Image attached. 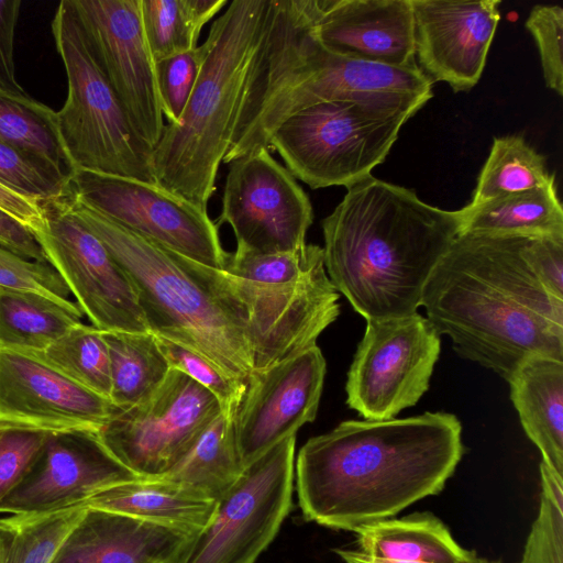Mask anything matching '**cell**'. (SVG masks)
<instances>
[{
    "label": "cell",
    "mask_w": 563,
    "mask_h": 563,
    "mask_svg": "<svg viewBox=\"0 0 563 563\" xmlns=\"http://www.w3.org/2000/svg\"><path fill=\"white\" fill-rule=\"evenodd\" d=\"M463 452L453 413L342 421L300 449L299 507L308 521L355 532L440 493Z\"/></svg>",
    "instance_id": "6da1fadb"
},
{
    "label": "cell",
    "mask_w": 563,
    "mask_h": 563,
    "mask_svg": "<svg viewBox=\"0 0 563 563\" xmlns=\"http://www.w3.org/2000/svg\"><path fill=\"white\" fill-rule=\"evenodd\" d=\"M528 238L460 233L421 297L426 318L460 356L507 382L530 357L563 361V300L529 266Z\"/></svg>",
    "instance_id": "7a4b0ae2"
},
{
    "label": "cell",
    "mask_w": 563,
    "mask_h": 563,
    "mask_svg": "<svg viewBox=\"0 0 563 563\" xmlns=\"http://www.w3.org/2000/svg\"><path fill=\"white\" fill-rule=\"evenodd\" d=\"M462 221L461 209H440L371 176L322 220L327 275L366 321L412 314Z\"/></svg>",
    "instance_id": "3957f363"
},
{
    "label": "cell",
    "mask_w": 563,
    "mask_h": 563,
    "mask_svg": "<svg viewBox=\"0 0 563 563\" xmlns=\"http://www.w3.org/2000/svg\"><path fill=\"white\" fill-rule=\"evenodd\" d=\"M311 0H275L225 155L269 150L276 128L314 103L384 95L433 96L418 65L395 67L336 55L316 34Z\"/></svg>",
    "instance_id": "277c9868"
},
{
    "label": "cell",
    "mask_w": 563,
    "mask_h": 563,
    "mask_svg": "<svg viewBox=\"0 0 563 563\" xmlns=\"http://www.w3.org/2000/svg\"><path fill=\"white\" fill-rule=\"evenodd\" d=\"M271 0H233L207 37L209 52L180 120L165 124L152 151L158 185L208 211L251 70L263 42Z\"/></svg>",
    "instance_id": "5b68a950"
},
{
    "label": "cell",
    "mask_w": 563,
    "mask_h": 563,
    "mask_svg": "<svg viewBox=\"0 0 563 563\" xmlns=\"http://www.w3.org/2000/svg\"><path fill=\"white\" fill-rule=\"evenodd\" d=\"M62 198L131 279L148 331L200 354L246 385L255 364L249 332L189 274L179 254L108 219L68 186Z\"/></svg>",
    "instance_id": "8992f818"
},
{
    "label": "cell",
    "mask_w": 563,
    "mask_h": 563,
    "mask_svg": "<svg viewBox=\"0 0 563 563\" xmlns=\"http://www.w3.org/2000/svg\"><path fill=\"white\" fill-rule=\"evenodd\" d=\"M431 96L384 95L324 101L285 119L269 139L289 173L312 189L371 177L401 126Z\"/></svg>",
    "instance_id": "52a82bcc"
},
{
    "label": "cell",
    "mask_w": 563,
    "mask_h": 563,
    "mask_svg": "<svg viewBox=\"0 0 563 563\" xmlns=\"http://www.w3.org/2000/svg\"><path fill=\"white\" fill-rule=\"evenodd\" d=\"M52 34L67 77V97L56 111L57 125L74 174L90 172L157 183L152 150L134 131L97 64L70 0L58 3Z\"/></svg>",
    "instance_id": "ba28073f"
},
{
    "label": "cell",
    "mask_w": 563,
    "mask_h": 563,
    "mask_svg": "<svg viewBox=\"0 0 563 563\" xmlns=\"http://www.w3.org/2000/svg\"><path fill=\"white\" fill-rule=\"evenodd\" d=\"M189 274L249 332L254 372L317 344L340 313V294L320 262L300 279L266 285L212 268L179 254Z\"/></svg>",
    "instance_id": "9c48e42d"
},
{
    "label": "cell",
    "mask_w": 563,
    "mask_h": 563,
    "mask_svg": "<svg viewBox=\"0 0 563 563\" xmlns=\"http://www.w3.org/2000/svg\"><path fill=\"white\" fill-rule=\"evenodd\" d=\"M296 434L247 465L177 563H255L292 505Z\"/></svg>",
    "instance_id": "30bf717a"
},
{
    "label": "cell",
    "mask_w": 563,
    "mask_h": 563,
    "mask_svg": "<svg viewBox=\"0 0 563 563\" xmlns=\"http://www.w3.org/2000/svg\"><path fill=\"white\" fill-rule=\"evenodd\" d=\"M441 339L418 312L366 321L347 371L346 405L364 420L394 419L426 394Z\"/></svg>",
    "instance_id": "8fae6325"
},
{
    "label": "cell",
    "mask_w": 563,
    "mask_h": 563,
    "mask_svg": "<svg viewBox=\"0 0 563 563\" xmlns=\"http://www.w3.org/2000/svg\"><path fill=\"white\" fill-rule=\"evenodd\" d=\"M221 412L212 393L170 368L151 397L121 409L98 435L133 473L155 478L169 471Z\"/></svg>",
    "instance_id": "7c38bea8"
},
{
    "label": "cell",
    "mask_w": 563,
    "mask_h": 563,
    "mask_svg": "<svg viewBox=\"0 0 563 563\" xmlns=\"http://www.w3.org/2000/svg\"><path fill=\"white\" fill-rule=\"evenodd\" d=\"M69 190L121 227L202 265L224 269L229 253L207 211L157 183L76 172Z\"/></svg>",
    "instance_id": "4fadbf2b"
},
{
    "label": "cell",
    "mask_w": 563,
    "mask_h": 563,
    "mask_svg": "<svg viewBox=\"0 0 563 563\" xmlns=\"http://www.w3.org/2000/svg\"><path fill=\"white\" fill-rule=\"evenodd\" d=\"M43 224L33 234L92 325L103 332H150L131 279L102 241L62 195L43 201Z\"/></svg>",
    "instance_id": "5bb4252c"
},
{
    "label": "cell",
    "mask_w": 563,
    "mask_h": 563,
    "mask_svg": "<svg viewBox=\"0 0 563 563\" xmlns=\"http://www.w3.org/2000/svg\"><path fill=\"white\" fill-rule=\"evenodd\" d=\"M313 221L312 205L289 170L268 148H260L230 163L221 213L238 253L294 252L306 246Z\"/></svg>",
    "instance_id": "9a60e30c"
},
{
    "label": "cell",
    "mask_w": 563,
    "mask_h": 563,
    "mask_svg": "<svg viewBox=\"0 0 563 563\" xmlns=\"http://www.w3.org/2000/svg\"><path fill=\"white\" fill-rule=\"evenodd\" d=\"M92 54L136 134L153 151L163 130L141 0H70Z\"/></svg>",
    "instance_id": "2e32d148"
},
{
    "label": "cell",
    "mask_w": 563,
    "mask_h": 563,
    "mask_svg": "<svg viewBox=\"0 0 563 563\" xmlns=\"http://www.w3.org/2000/svg\"><path fill=\"white\" fill-rule=\"evenodd\" d=\"M120 410L38 354L0 349V428L99 433Z\"/></svg>",
    "instance_id": "e0dca14e"
},
{
    "label": "cell",
    "mask_w": 563,
    "mask_h": 563,
    "mask_svg": "<svg viewBox=\"0 0 563 563\" xmlns=\"http://www.w3.org/2000/svg\"><path fill=\"white\" fill-rule=\"evenodd\" d=\"M325 371V360L316 344L252 373L233 419L244 468L316 419Z\"/></svg>",
    "instance_id": "ac0fdd59"
},
{
    "label": "cell",
    "mask_w": 563,
    "mask_h": 563,
    "mask_svg": "<svg viewBox=\"0 0 563 563\" xmlns=\"http://www.w3.org/2000/svg\"><path fill=\"white\" fill-rule=\"evenodd\" d=\"M139 478L113 456L98 433H51L30 472L0 503V514L73 507L103 489Z\"/></svg>",
    "instance_id": "d6986e66"
},
{
    "label": "cell",
    "mask_w": 563,
    "mask_h": 563,
    "mask_svg": "<svg viewBox=\"0 0 563 563\" xmlns=\"http://www.w3.org/2000/svg\"><path fill=\"white\" fill-rule=\"evenodd\" d=\"M500 0H411L420 69L453 91L479 80L500 20Z\"/></svg>",
    "instance_id": "ffe728a7"
},
{
    "label": "cell",
    "mask_w": 563,
    "mask_h": 563,
    "mask_svg": "<svg viewBox=\"0 0 563 563\" xmlns=\"http://www.w3.org/2000/svg\"><path fill=\"white\" fill-rule=\"evenodd\" d=\"M316 34L328 51L395 67L418 65L411 0H322Z\"/></svg>",
    "instance_id": "44dd1931"
},
{
    "label": "cell",
    "mask_w": 563,
    "mask_h": 563,
    "mask_svg": "<svg viewBox=\"0 0 563 563\" xmlns=\"http://www.w3.org/2000/svg\"><path fill=\"white\" fill-rule=\"evenodd\" d=\"M196 534L87 508L52 563H177Z\"/></svg>",
    "instance_id": "7402d4cb"
},
{
    "label": "cell",
    "mask_w": 563,
    "mask_h": 563,
    "mask_svg": "<svg viewBox=\"0 0 563 563\" xmlns=\"http://www.w3.org/2000/svg\"><path fill=\"white\" fill-rule=\"evenodd\" d=\"M510 398L542 462L563 477V361L533 356L508 380Z\"/></svg>",
    "instance_id": "603a6c76"
},
{
    "label": "cell",
    "mask_w": 563,
    "mask_h": 563,
    "mask_svg": "<svg viewBox=\"0 0 563 563\" xmlns=\"http://www.w3.org/2000/svg\"><path fill=\"white\" fill-rule=\"evenodd\" d=\"M84 506L198 533L209 521L216 501L173 482L141 477L103 489Z\"/></svg>",
    "instance_id": "cb8c5ba5"
},
{
    "label": "cell",
    "mask_w": 563,
    "mask_h": 563,
    "mask_svg": "<svg viewBox=\"0 0 563 563\" xmlns=\"http://www.w3.org/2000/svg\"><path fill=\"white\" fill-rule=\"evenodd\" d=\"M358 551L400 563H465L474 551L462 548L448 527L429 512L385 519L355 531Z\"/></svg>",
    "instance_id": "d4e9b609"
},
{
    "label": "cell",
    "mask_w": 563,
    "mask_h": 563,
    "mask_svg": "<svg viewBox=\"0 0 563 563\" xmlns=\"http://www.w3.org/2000/svg\"><path fill=\"white\" fill-rule=\"evenodd\" d=\"M460 233L494 236L563 238V209L555 179L549 184L506 195L461 209Z\"/></svg>",
    "instance_id": "484cf974"
},
{
    "label": "cell",
    "mask_w": 563,
    "mask_h": 563,
    "mask_svg": "<svg viewBox=\"0 0 563 563\" xmlns=\"http://www.w3.org/2000/svg\"><path fill=\"white\" fill-rule=\"evenodd\" d=\"M82 314L74 301L0 287V349L41 354L80 324Z\"/></svg>",
    "instance_id": "4316f807"
},
{
    "label": "cell",
    "mask_w": 563,
    "mask_h": 563,
    "mask_svg": "<svg viewBox=\"0 0 563 563\" xmlns=\"http://www.w3.org/2000/svg\"><path fill=\"white\" fill-rule=\"evenodd\" d=\"M243 471L233 419L221 412L189 451L169 471L155 478L186 486L217 501Z\"/></svg>",
    "instance_id": "83f0119b"
},
{
    "label": "cell",
    "mask_w": 563,
    "mask_h": 563,
    "mask_svg": "<svg viewBox=\"0 0 563 563\" xmlns=\"http://www.w3.org/2000/svg\"><path fill=\"white\" fill-rule=\"evenodd\" d=\"M0 141L40 159L66 180L74 174L56 111L25 91L0 87Z\"/></svg>",
    "instance_id": "f1b7e54d"
},
{
    "label": "cell",
    "mask_w": 563,
    "mask_h": 563,
    "mask_svg": "<svg viewBox=\"0 0 563 563\" xmlns=\"http://www.w3.org/2000/svg\"><path fill=\"white\" fill-rule=\"evenodd\" d=\"M110 358V401L120 409L135 406L163 384L170 366L151 332H103Z\"/></svg>",
    "instance_id": "f546056e"
},
{
    "label": "cell",
    "mask_w": 563,
    "mask_h": 563,
    "mask_svg": "<svg viewBox=\"0 0 563 563\" xmlns=\"http://www.w3.org/2000/svg\"><path fill=\"white\" fill-rule=\"evenodd\" d=\"M228 0H141L142 24L154 62L198 46L202 27Z\"/></svg>",
    "instance_id": "4dcf8cb0"
},
{
    "label": "cell",
    "mask_w": 563,
    "mask_h": 563,
    "mask_svg": "<svg viewBox=\"0 0 563 563\" xmlns=\"http://www.w3.org/2000/svg\"><path fill=\"white\" fill-rule=\"evenodd\" d=\"M553 179L555 176L549 174L544 156L521 135L495 137L467 206L474 207L506 195L542 187Z\"/></svg>",
    "instance_id": "1f68e13d"
},
{
    "label": "cell",
    "mask_w": 563,
    "mask_h": 563,
    "mask_svg": "<svg viewBox=\"0 0 563 563\" xmlns=\"http://www.w3.org/2000/svg\"><path fill=\"white\" fill-rule=\"evenodd\" d=\"M86 510L80 504L54 511L1 517L4 547L0 563H52Z\"/></svg>",
    "instance_id": "d6a6232c"
},
{
    "label": "cell",
    "mask_w": 563,
    "mask_h": 563,
    "mask_svg": "<svg viewBox=\"0 0 563 563\" xmlns=\"http://www.w3.org/2000/svg\"><path fill=\"white\" fill-rule=\"evenodd\" d=\"M38 355L74 382L110 400V358L102 331L81 322Z\"/></svg>",
    "instance_id": "836d02e7"
},
{
    "label": "cell",
    "mask_w": 563,
    "mask_h": 563,
    "mask_svg": "<svg viewBox=\"0 0 563 563\" xmlns=\"http://www.w3.org/2000/svg\"><path fill=\"white\" fill-rule=\"evenodd\" d=\"M539 514L517 563H563V477L542 461Z\"/></svg>",
    "instance_id": "e575fe53"
},
{
    "label": "cell",
    "mask_w": 563,
    "mask_h": 563,
    "mask_svg": "<svg viewBox=\"0 0 563 563\" xmlns=\"http://www.w3.org/2000/svg\"><path fill=\"white\" fill-rule=\"evenodd\" d=\"M320 262H323L322 247L306 244L294 252L229 253L224 271L261 284L285 285L300 279Z\"/></svg>",
    "instance_id": "d590c367"
},
{
    "label": "cell",
    "mask_w": 563,
    "mask_h": 563,
    "mask_svg": "<svg viewBox=\"0 0 563 563\" xmlns=\"http://www.w3.org/2000/svg\"><path fill=\"white\" fill-rule=\"evenodd\" d=\"M209 52L206 41L192 49L155 63L157 90L167 124L177 123L196 87Z\"/></svg>",
    "instance_id": "8d00e7d4"
},
{
    "label": "cell",
    "mask_w": 563,
    "mask_h": 563,
    "mask_svg": "<svg viewBox=\"0 0 563 563\" xmlns=\"http://www.w3.org/2000/svg\"><path fill=\"white\" fill-rule=\"evenodd\" d=\"M155 338L170 368L186 374L207 388L219 400L222 413L234 419L246 385L227 377L200 354L169 340Z\"/></svg>",
    "instance_id": "74e56055"
},
{
    "label": "cell",
    "mask_w": 563,
    "mask_h": 563,
    "mask_svg": "<svg viewBox=\"0 0 563 563\" xmlns=\"http://www.w3.org/2000/svg\"><path fill=\"white\" fill-rule=\"evenodd\" d=\"M69 180L34 156L0 141V183L41 201L58 197Z\"/></svg>",
    "instance_id": "f35d334b"
},
{
    "label": "cell",
    "mask_w": 563,
    "mask_h": 563,
    "mask_svg": "<svg viewBox=\"0 0 563 563\" xmlns=\"http://www.w3.org/2000/svg\"><path fill=\"white\" fill-rule=\"evenodd\" d=\"M526 27L531 33L539 49L543 77L548 88L563 96V9L560 5L537 4Z\"/></svg>",
    "instance_id": "ab89813d"
},
{
    "label": "cell",
    "mask_w": 563,
    "mask_h": 563,
    "mask_svg": "<svg viewBox=\"0 0 563 563\" xmlns=\"http://www.w3.org/2000/svg\"><path fill=\"white\" fill-rule=\"evenodd\" d=\"M0 287L33 291L63 303H70V291L47 262L26 260L0 246Z\"/></svg>",
    "instance_id": "60d3db41"
},
{
    "label": "cell",
    "mask_w": 563,
    "mask_h": 563,
    "mask_svg": "<svg viewBox=\"0 0 563 563\" xmlns=\"http://www.w3.org/2000/svg\"><path fill=\"white\" fill-rule=\"evenodd\" d=\"M51 433L0 428V503L23 481Z\"/></svg>",
    "instance_id": "b9f144b4"
},
{
    "label": "cell",
    "mask_w": 563,
    "mask_h": 563,
    "mask_svg": "<svg viewBox=\"0 0 563 563\" xmlns=\"http://www.w3.org/2000/svg\"><path fill=\"white\" fill-rule=\"evenodd\" d=\"M525 257L545 290L563 300V238H528Z\"/></svg>",
    "instance_id": "7bdbcfd3"
},
{
    "label": "cell",
    "mask_w": 563,
    "mask_h": 563,
    "mask_svg": "<svg viewBox=\"0 0 563 563\" xmlns=\"http://www.w3.org/2000/svg\"><path fill=\"white\" fill-rule=\"evenodd\" d=\"M20 0H0V87L24 91L15 77L14 40Z\"/></svg>",
    "instance_id": "ee69618b"
},
{
    "label": "cell",
    "mask_w": 563,
    "mask_h": 563,
    "mask_svg": "<svg viewBox=\"0 0 563 563\" xmlns=\"http://www.w3.org/2000/svg\"><path fill=\"white\" fill-rule=\"evenodd\" d=\"M0 246L26 260L47 262L32 231L2 210H0Z\"/></svg>",
    "instance_id": "f6af8a7d"
},
{
    "label": "cell",
    "mask_w": 563,
    "mask_h": 563,
    "mask_svg": "<svg viewBox=\"0 0 563 563\" xmlns=\"http://www.w3.org/2000/svg\"><path fill=\"white\" fill-rule=\"evenodd\" d=\"M0 210L10 214L32 233L43 224V201L25 196L0 183Z\"/></svg>",
    "instance_id": "bcb514c9"
},
{
    "label": "cell",
    "mask_w": 563,
    "mask_h": 563,
    "mask_svg": "<svg viewBox=\"0 0 563 563\" xmlns=\"http://www.w3.org/2000/svg\"><path fill=\"white\" fill-rule=\"evenodd\" d=\"M334 552L343 563H400L376 559L356 550L334 549Z\"/></svg>",
    "instance_id": "7dc6e473"
},
{
    "label": "cell",
    "mask_w": 563,
    "mask_h": 563,
    "mask_svg": "<svg viewBox=\"0 0 563 563\" xmlns=\"http://www.w3.org/2000/svg\"><path fill=\"white\" fill-rule=\"evenodd\" d=\"M3 547H4V531H3V528H2V526L0 523V562H1V559H2Z\"/></svg>",
    "instance_id": "c3c4849f"
},
{
    "label": "cell",
    "mask_w": 563,
    "mask_h": 563,
    "mask_svg": "<svg viewBox=\"0 0 563 563\" xmlns=\"http://www.w3.org/2000/svg\"><path fill=\"white\" fill-rule=\"evenodd\" d=\"M465 563H499V562H496V561H488L486 559H478L477 556L474 558L473 560L468 561V562H465Z\"/></svg>",
    "instance_id": "681fc988"
}]
</instances>
